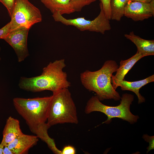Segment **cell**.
<instances>
[{"instance_id":"1","label":"cell","mask_w":154,"mask_h":154,"mask_svg":"<svg viewBox=\"0 0 154 154\" xmlns=\"http://www.w3.org/2000/svg\"><path fill=\"white\" fill-rule=\"evenodd\" d=\"M52 99V95L30 98H15L13 99L15 108L25 120L31 131L50 148L55 144L54 139L48 134L51 126L46 123Z\"/></svg>"},{"instance_id":"2","label":"cell","mask_w":154,"mask_h":154,"mask_svg":"<svg viewBox=\"0 0 154 154\" xmlns=\"http://www.w3.org/2000/svg\"><path fill=\"white\" fill-rule=\"evenodd\" d=\"M66 66L65 60L62 59L50 62L42 69L41 74L31 78L21 77L19 86L27 91L37 92L48 90L53 93L71 86L66 72L63 71Z\"/></svg>"},{"instance_id":"3","label":"cell","mask_w":154,"mask_h":154,"mask_svg":"<svg viewBox=\"0 0 154 154\" xmlns=\"http://www.w3.org/2000/svg\"><path fill=\"white\" fill-rule=\"evenodd\" d=\"M118 67L115 61L107 60L98 70H86L81 73L80 77L81 83L89 91L95 92L100 101L112 99L119 100L120 95L113 88L111 81L112 76Z\"/></svg>"},{"instance_id":"4","label":"cell","mask_w":154,"mask_h":154,"mask_svg":"<svg viewBox=\"0 0 154 154\" xmlns=\"http://www.w3.org/2000/svg\"><path fill=\"white\" fill-rule=\"evenodd\" d=\"M78 122L77 109L68 88L53 93L47 123L50 126L58 124Z\"/></svg>"},{"instance_id":"5","label":"cell","mask_w":154,"mask_h":154,"mask_svg":"<svg viewBox=\"0 0 154 154\" xmlns=\"http://www.w3.org/2000/svg\"><path fill=\"white\" fill-rule=\"evenodd\" d=\"M133 95L127 93L122 94L120 104L117 106H110L102 104L96 96H92L88 101L84 112L88 114L94 112L103 113L108 117L102 123L108 124L114 118H118L133 124L139 119L137 115H133L130 111V106L134 100Z\"/></svg>"},{"instance_id":"6","label":"cell","mask_w":154,"mask_h":154,"mask_svg":"<svg viewBox=\"0 0 154 154\" xmlns=\"http://www.w3.org/2000/svg\"><path fill=\"white\" fill-rule=\"evenodd\" d=\"M11 18L10 32L21 27L30 29L42 19L40 10L28 0H15Z\"/></svg>"},{"instance_id":"7","label":"cell","mask_w":154,"mask_h":154,"mask_svg":"<svg viewBox=\"0 0 154 154\" xmlns=\"http://www.w3.org/2000/svg\"><path fill=\"white\" fill-rule=\"evenodd\" d=\"M100 7L99 14L92 20H87L84 17L67 19L58 12L53 14L52 16L55 21L67 26H73L81 31H89L104 34L111 28L110 20L106 15L100 3Z\"/></svg>"},{"instance_id":"8","label":"cell","mask_w":154,"mask_h":154,"mask_svg":"<svg viewBox=\"0 0 154 154\" xmlns=\"http://www.w3.org/2000/svg\"><path fill=\"white\" fill-rule=\"evenodd\" d=\"M29 29L21 27L10 31L3 39L14 50L19 62L29 56L27 40Z\"/></svg>"},{"instance_id":"9","label":"cell","mask_w":154,"mask_h":154,"mask_svg":"<svg viewBox=\"0 0 154 154\" xmlns=\"http://www.w3.org/2000/svg\"><path fill=\"white\" fill-rule=\"evenodd\" d=\"M154 15V0L149 3L131 1L125 9L124 16L135 21H142Z\"/></svg>"},{"instance_id":"10","label":"cell","mask_w":154,"mask_h":154,"mask_svg":"<svg viewBox=\"0 0 154 154\" xmlns=\"http://www.w3.org/2000/svg\"><path fill=\"white\" fill-rule=\"evenodd\" d=\"M111 81L112 85L115 90L119 86L122 90H129L134 92L138 98V103L140 104L144 102L145 99L140 94L139 90L144 86L154 81V75L142 80L132 82L127 81L124 80H117L112 75Z\"/></svg>"},{"instance_id":"11","label":"cell","mask_w":154,"mask_h":154,"mask_svg":"<svg viewBox=\"0 0 154 154\" xmlns=\"http://www.w3.org/2000/svg\"><path fill=\"white\" fill-rule=\"evenodd\" d=\"M38 141L36 135L23 133L15 138L8 145V147L14 154H25L31 148L35 145Z\"/></svg>"},{"instance_id":"12","label":"cell","mask_w":154,"mask_h":154,"mask_svg":"<svg viewBox=\"0 0 154 154\" xmlns=\"http://www.w3.org/2000/svg\"><path fill=\"white\" fill-rule=\"evenodd\" d=\"M19 120L11 116L7 120L3 131V137L1 142L4 146L8 144L15 138L22 135Z\"/></svg>"},{"instance_id":"13","label":"cell","mask_w":154,"mask_h":154,"mask_svg":"<svg viewBox=\"0 0 154 154\" xmlns=\"http://www.w3.org/2000/svg\"><path fill=\"white\" fill-rule=\"evenodd\" d=\"M125 37L136 46L137 52L140 53L144 57L154 55V40L142 38L135 35L133 31L124 35Z\"/></svg>"},{"instance_id":"14","label":"cell","mask_w":154,"mask_h":154,"mask_svg":"<svg viewBox=\"0 0 154 154\" xmlns=\"http://www.w3.org/2000/svg\"><path fill=\"white\" fill-rule=\"evenodd\" d=\"M71 0H40L53 14L58 12L60 14H69L75 12L70 2Z\"/></svg>"},{"instance_id":"15","label":"cell","mask_w":154,"mask_h":154,"mask_svg":"<svg viewBox=\"0 0 154 154\" xmlns=\"http://www.w3.org/2000/svg\"><path fill=\"white\" fill-rule=\"evenodd\" d=\"M143 57L144 56L140 53L137 52L130 58L125 60H121L116 74L114 75V77L118 80H124L125 76L129 71L139 60Z\"/></svg>"},{"instance_id":"16","label":"cell","mask_w":154,"mask_h":154,"mask_svg":"<svg viewBox=\"0 0 154 154\" xmlns=\"http://www.w3.org/2000/svg\"><path fill=\"white\" fill-rule=\"evenodd\" d=\"M131 0H110L111 20L119 21L124 16L125 7Z\"/></svg>"},{"instance_id":"17","label":"cell","mask_w":154,"mask_h":154,"mask_svg":"<svg viewBox=\"0 0 154 154\" xmlns=\"http://www.w3.org/2000/svg\"><path fill=\"white\" fill-rule=\"evenodd\" d=\"M96 0H71L70 4L75 12L80 11L83 7Z\"/></svg>"},{"instance_id":"18","label":"cell","mask_w":154,"mask_h":154,"mask_svg":"<svg viewBox=\"0 0 154 154\" xmlns=\"http://www.w3.org/2000/svg\"><path fill=\"white\" fill-rule=\"evenodd\" d=\"M104 12L108 18L111 19V12L110 6V0H100Z\"/></svg>"},{"instance_id":"19","label":"cell","mask_w":154,"mask_h":154,"mask_svg":"<svg viewBox=\"0 0 154 154\" xmlns=\"http://www.w3.org/2000/svg\"><path fill=\"white\" fill-rule=\"evenodd\" d=\"M15 1V0H0V2L7 8L11 17L12 15Z\"/></svg>"},{"instance_id":"20","label":"cell","mask_w":154,"mask_h":154,"mask_svg":"<svg viewBox=\"0 0 154 154\" xmlns=\"http://www.w3.org/2000/svg\"><path fill=\"white\" fill-rule=\"evenodd\" d=\"M143 138L147 142H149V146L147 148V153L151 150L154 149V136H149L147 134H144L143 136Z\"/></svg>"},{"instance_id":"21","label":"cell","mask_w":154,"mask_h":154,"mask_svg":"<svg viewBox=\"0 0 154 154\" xmlns=\"http://www.w3.org/2000/svg\"><path fill=\"white\" fill-rule=\"evenodd\" d=\"M10 25L9 22L0 29V39H3L10 32Z\"/></svg>"},{"instance_id":"22","label":"cell","mask_w":154,"mask_h":154,"mask_svg":"<svg viewBox=\"0 0 154 154\" xmlns=\"http://www.w3.org/2000/svg\"><path fill=\"white\" fill-rule=\"evenodd\" d=\"M75 148L71 145L66 146L61 151V154H75L76 153Z\"/></svg>"},{"instance_id":"23","label":"cell","mask_w":154,"mask_h":154,"mask_svg":"<svg viewBox=\"0 0 154 154\" xmlns=\"http://www.w3.org/2000/svg\"><path fill=\"white\" fill-rule=\"evenodd\" d=\"M3 154H14L13 152L8 147L7 145L4 146Z\"/></svg>"},{"instance_id":"24","label":"cell","mask_w":154,"mask_h":154,"mask_svg":"<svg viewBox=\"0 0 154 154\" xmlns=\"http://www.w3.org/2000/svg\"><path fill=\"white\" fill-rule=\"evenodd\" d=\"M4 146V144L1 142L0 144V154H3V151Z\"/></svg>"},{"instance_id":"25","label":"cell","mask_w":154,"mask_h":154,"mask_svg":"<svg viewBox=\"0 0 154 154\" xmlns=\"http://www.w3.org/2000/svg\"><path fill=\"white\" fill-rule=\"evenodd\" d=\"M132 1H140L147 3H149L151 0H131Z\"/></svg>"},{"instance_id":"26","label":"cell","mask_w":154,"mask_h":154,"mask_svg":"<svg viewBox=\"0 0 154 154\" xmlns=\"http://www.w3.org/2000/svg\"><path fill=\"white\" fill-rule=\"evenodd\" d=\"M1 47H0V51H1ZM1 60V58L0 57V60Z\"/></svg>"}]
</instances>
